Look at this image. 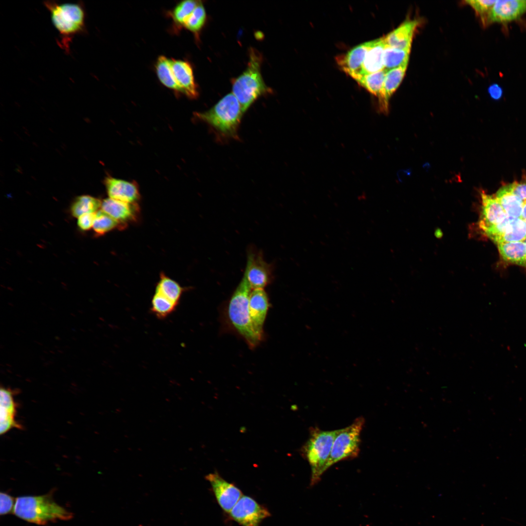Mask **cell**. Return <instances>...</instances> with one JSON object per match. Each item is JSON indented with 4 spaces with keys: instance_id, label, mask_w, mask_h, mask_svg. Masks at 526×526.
Instances as JSON below:
<instances>
[{
    "instance_id": "cell-26",
    "label": "cell",
    "mask_w": 526,
    "mask_h": 526,
    "mask_svg": "<svg viewBox=\"0 0 526 526\" xmlns=\"http://www.w3.org/2000/svg\"><path fill=\"white\" fill-rule=\"evenodd\" d=\"M526 241V222L521 218H512L506 232L494 243L524 242Z\"/></svg>"
},
{
    "instance_id": "cell-25",
    "label": "cell",
    "mask_w": 526,
    "mask_h": 526,
    "mask_svg": "<svg viewBox=\"0 0 526 526\" xmlns=\"http://www.w3.org/2000/svg\"><path fill=\"white\" fill-rule=\"evenodd\" d=\"M157 75L161 83L167 88L181 93L173 75L170 59L164 56L157 58L155 64Z\"/></svg>"
},
{
    "instance_id": "cell-3",
    "label": "cell",
    "mask_w": 526,
    "mask_h": 526,
    "mask_svg": "<svg viewBox=\"0 0 526 526\" xmlns=\"http://www.w3.org/2000/svg\"><path fill=\"white\" fill-rule=\"evenodd\" d=\"M339 431H323L317 427L309 429V437L301 448V452L310 467V486L319 482L326 471L334 441Z\"/></svg>"
},
{
    "instance_id": "cell-13",
    "label": "cell",
    "mask_w": 526,
    "mask_h": 526,
    "mask_svg": "<svg viewBox=\"0 0 526 526\" xmlns=\"http://www.w3.org/2000/svg\"><path fill=\"white\" fill-rule=\"evenodd\" d=\"M481 212L478 222L479 229L483 232L504 220L508 215L495 196L481 192Z\"/></svg>"
},
{
    "instance_id": "cell-18",
    "label": "cell",
    "mask_w": 526,
    "mask_h": 526,
    "mask_svg": "<svg viewBox=\"0 0 526 526\" xmlns=\"http://www.w3.org/2000/svg\"><path fill=\"white\" fill-rule=\"evenodd\" d=\"M101 209L124 225L127 222L134 220L138 211L136 203H129L110 198L101 202Z\"/></svg>"
},
{
    "instance_id": "cell-37",
    "label": "cell",
    "mask_w": 526,
    "mask_h": 526,
    "mask_svg": "<svg viewBox=\"0 0 526 526\" xmlns=\"http://www.w3.org/2000/svg\"><path fill=\"white\" fill-rule=\"evenodd\" d=\"M513 193L524 204L526 202V179L510 184Z\"/></svg>"
},
{
    "instance_id": "cell-8",
    "label": "cell",
    "mask_w": 526,
    "mask_h": 526,
    "mask_svg": "<svg viewBox=\"0 0 526 526\" xmlns=\"http://www.w3.org/2000/svg\"><path fill=\"white\" fill-rule=\"evenodd\" d=\"M252 289L263 288L273 279V266L264 259L261 250L253 246L247 251V262L244 275Z\"/></svg>"
},
{
    "instance_id": "cell-38",
    "label": "cell",
    "mask_w": 526,
    "mask_h": 526,
    "mask_svg": "<svg viewBox=\"0 0 526 526\" xmlns=\"http://www.w3.org/2000/svg\"><path fill=\"white\" fill-rule=\"evenodd\" d=\"M488 92L490 97L495 99H500L503 95V89L498 84L494 83L488 87Z\"/></svg>"
},
{
    "instance_id": "cell-30",
    "label": "cell",
    "mask_w": 526,
    "mask_h": 526,
    "mask_svg": "<svg viewBox=\"0 0 526 526\" xmlns=\"http://www.w3.org/2000/svg\"><path fill=\"white\" fill-rule=\"evenodd\" d=\"M172 301L155 292L151 300V312L160 319H164L171 315L177 307Z\"/></svg>"
},
{
    "instance_id": "cell-41",
    "label": "cell",
    "mask_w": 526,
    "mask_h": 526,
    "mask_svg": "<svg viewBox=\"0 0 526 526\" xmlns=\"http://www.w3.org/2000/svg\"></svg>"
},
{
    "instance_id": "cell-2",
    "label": "cell",
    "mask_w": 526,
    "mask_h": 526,
    "mask_svg": "<svg viewBox=\"0 0 526 526\" xmlns=\"http://www.w3.org/2000/svg\"><path fill=\"white\" fill-rule=\"evenodd\" d=\"M14 513L29 523L45 525L58 520H69L72 513L57 504L51 493L39 496H23L15 500Z\"/></svg>"
},
{
    "instance_id": "cell-1",
    "label": "cell",
    "mask_w": 526,
    "mask_h": 526,
    "mask_svg": "<svg viewBox=\"0 0 526 526\" xmlns=\"http://www.w3.org/2000/svg\"><path fill=\"white\" fill-rule=\"evenodd\" d=\"M44 5L49 11L53 24L58 32L57 43L67 54L70 53V44L74 37L85 34L86 12L82 1L76 3H61L46 0Z\"/></svg>"
},
{
    "instance_id": "cell-31",
    "label": "cell",
    "mask_w": 526,
    "mask_h": 526,
    "mask_svg": "<svg viewBox=\"0 0 526 526\" xmlns=\"http://www.w3.org/2000/svg\"><path fill=\"white\" fill-rule=\"evenodd\" d=\"M124 226V225L100 210L96 212L93 227L96 234L102 235L115 228Z\"/></svg>"
},
{
    "instance_id": "cell-22",
    "label": "cell",
    "mask_w": 526,
    "mask_h": 526,
    "mask_svg": "<svg viewBox=\"0 0 526 526\" xmlns=\"http://www.w3.org/2000/svg\"><path fill=\"white\" fill-rule=\"evenodd\" d=\"M495 197L508 216L521 219L524 203L513 193L510 184L500 188Z\"/></svg>"
},
{
    "instance_id": "cell-5",
    "label": "cell",
    "mask_w": 526,
    "mask_h": 526,
    "mask_svg": "<svg viewBox=\"0 0 526 526\" xmlns=\"http://www.w3.org/2000/svg\"><path fill=\"white\" fill-rule=\"evenodd\" d=\"M249 58L246 70L234 80L232 85V94L239 101L244 113L258 97L270 91L261 73V55L252 49Z\"/></svg>"
},
{
    "instance_id": "cell-16",
    "label": "cell",
    "mask_w": 526,
    "mask_h": 526,
    "mask_svg": "<svg viewBox=\"0 0 526 526\" xmlns=\"http://www.w3.org/2000/svg\"><path fill=\"white\" fill-rule=\"evenodd\" d=\"M171 69L181 93L191 98L198 95L190 64L185 61L170 59Z\"/></svg>"
},
{
    "instance_id": "cell-23",
    "label": "cell",
    "mask_w": 526,
    "mask_h": 526,
    "mask_svg": "<svg viewBox=\"0 0 526 526\" xmlns=\"http://www.w3.org/2000/svg\"><path fill=\"white\" fill-rule=\"evenodd\" d=\"M503 259L511 263L526 267V242L502 243L497 244Z\"/></svg>"
},
{
    "instance_id": "cell-6",
    "label": "cell",
    "mask_w": 526,
    "mask_h": 526,
    "mask_svg": "<svg viewBox=\"0 0 526 526\" xmlns=\"http://www.w3.org/2000/svg\"><path fill=\"white\" fill-rule=\"evenodd\" d=\"M251 289L244 275L230 298L228 314L236 330L245 339L249 346L253 348L261 340L254 332L249 316L248 303Z\"/></svg>"
},
{
    "instance_id": "cell-14",
    "label": "cell",
    "mask_w": 526,
    "mask_h": 526,
    "mask_svg": "<svg viewBox=\"0 0 526 526\" xmlns=\"http://www.w3.org/2000/svg\"><path fill=\"white\" fill-rule=\"evenodd\" d=\"M15 390L1 387L0 390V433L4 434L13 428L21 429L16 420V404L14 398Z\"/></svg>"
},
{
    "instance_id": "cell-40",
    "label": "cell",
    "mask_w": 526,
    "mask_h": 526,
    "mask_svg": "<svg viewBox=\"0 0 526 526\" xmlns=\"http://www.w3.org/2000/svg\"><path fill=\"white\" fill-rule=\"evenodd\" d=\"M525 242H526V241H525Z\"/></svg>"
},
{
    "instance_id": "cell-35",
    "label": "cell",
    "mask_w": 526,
    "mask_h": 526,
    "mask_svg": "<svg viewBox=\"0 0 526 526\" xmlns=\"http://www.w3.org/2000/svg\"><path fill=\"white\" fill-rule=\"evenodd\" d=\"M0 514L1 515L10 513L12 510H14L15 505V500L9 494L1 492L0 494Z\"/></svg>"
},
{
    "instance_id": "cell-15",
    "label": "cell",
    "mask_w": 526,
    "mask_h": 526,
    "mask_svg": "<svg viewBox=\"0 0 526 526\" xmlns=\"http://www.w3.org/2000/svg\"><path fill=\"white\" fill-rule=\"evenodd\" d=\"M109 198L129 203H136L140 198L138 187L135 183L112 177L105 180Z\"/></svg>"
},
{
    "instance_id": "cell-11",
    "label": "cell",
    "mask_w": 526,
    "mask_h": 526,
    "mask_svg": "<svg viewBox=\"0 0 526 526\" xmlns=\"http://www.w3.org/2000/svg\"><path fill=\"white\" fill-rule=\"evenodd\" d=\"M526 13V0H496L488 14L487 24L510 22Z\"/></svg>"
},
{
    "instance_id": "cell-33",
    "label": "cell",
    "mask_w": 526,
    "mask_h": 526,
    "mask_svg": "<svg viewBox=\"0 0 526 526\" xmlns=\"http://www.w3.org/2000/svg\"><path fill=\"white\" fill-rule=\"evenodd\" d=\"M206 17L205 9L200 1L183 26L194 33H197L204 26Z\"/></svg>"
},
{
    "instance_id": "cell-24",
    "label": "cell",
    "mask_w": 526,
    "mask_h": 526,
    "mask_svg": "<svg viewBox=\"0 0 526 526\" xmlns=\"http://www.w3.org/2000/svg\"><path fill=\"white\" fill-rule=\"evenodd\" d=\"M184 288L176 281L161 273L160 280L155 288V292L178 305Z\"/></svg>"
},
{
    "instance_id": "cell-28",
    "label": "cell",
    "mask_w": 526,
    "mask_h": 526,
    "mask_svg": "<svg viewBox=\"0 0 526 526\" xmlns=\"http://www.w3.org/2000/svg\"><path fill=\"white\" fill-rule=\"evenodd\" d=\"M101 202L90 195H84L77 197L72 205L71 211L75 217L87 213H94L101 207Z\"/></svg>"
},
{
    "instance_id": "cell-10",
    "label": "cell",
    "mask_w": 526,
    "mask_h": 526,
    "mask_svg": "<svg viewBox=\"0 0 526 526\" xmlns=\"http://www.w3.org/2000/svg\"><path fill=\"white\" fill-rule=\"evenodd\" d=\"M206 478L211 485L219 506L225 511L230 512L243 496L241 490L217 473H209Z\"/></svg>"
},
{
    "instance_id": "cell-9",
    "label": "cell",
    "mask_w": 526,
    "mask_h": 526,
    "mask_svg": "<svg viewBox=\"0 0 526 526\" xmlns=\"http://www.w3.org/2000/svg\"><path fill=\"white\" fill-rule=\"evenodd\" d=\"M231 517L242 526H259L270 516L268 510L254 499L243 496L229 512Z\"/></svg>"
},
{
    "instance_id": "cell-34",
    "label": "cell",
    "mask_w": 526,
    "mask_h": 526,
    "mask_svg": "<svg viewBox=\"0 0 526 526\" xmlns=\"http://www.w3.org/2000/svg\"><path fill=\"white\" fill-rule=\"evenodd\" d=\"M496 0H471L465 2L480 17L484 24H487L488 14Z\"/></svg>"
},
{
    "instance_id": "cell-29",
    "label": "cell",
    "mask_w": 526,
    "mask_h": 526,
    "mask_svg": "<svg viewBox=\"0 0 526 526\" xmlns=\"http://www.w3.org/2000/svg\"><path fill=\"white\" fill-rule=\"evenodd\" d=\"M387 71L385 70L359 76L354 79L370 93L379 97L385 77Z\"/></svg>"
},
{
    "instance_id": "cell-32",
    "label": "cell",
    "mask_w": 526,
    "mask_h": 526,
    "mask_svg": "<svg viewBox=\"0 0 526 526\" xmlns=\"http://www.w3.org/2000/svg\"><path fill=\"white\" fill-rule=\"evenodd\" d=\"M199 2L196 0H186L177 4L171 12V17L175 23L179 26H183Z\"/></svg>"
},
{
    "instance_id": "cell-20",
    "label": "cell",
    "mask_w": 526,
    "mask_h": 526,
    "mask_svg": "<svg viewBox=\"0 0 526 526\" xmlns=\"http://www.w3.org/2000/svg\"><path fill=\"white\" fill-rule=\"evenodd\" d=\"M408 64V63H405L387 72L381 94L378 98L379 107L381 111L386 113L388 111L389 99L402 82Z\"/></svg>"
},
{
    "instance_id": "cell-36",
    "label": "cell",
    "mask_w": 526,
    "mask_h": 526,
    "mask_svg": "<svg viewBox=\"0 0 526 526\" xmlns=\"http://www.w3.org/2000/svg\"><path fill=\"white\" fill-rule=\"evenodd\" d=\"M96 212L84 214L78 217L77 225L79 228L85 231L93 227Z\"/></svg>"
},
{
    "instance_id": "cell-27",
    "label": "cell",
    "mask_w": 526,
    "mask_h": 526,
    "mask_svg": "<svg viewBox=\"0 0 526 526\" xmlns=\"http://www.w3.org/2000/svg\"><path fill=\"white\" fill-rule=\"evenodd\" d=\"M411 50H402L386 45L383 54L384 70L388 71L408 63Z\"/></svg>"
},
{
    "instance_id": "cell-7",
    "label": "cell",
    "mask_w": 526,
    "mask_h": 526,
    "mask_svg": "<svg viewBox=\"0 0 526 526\" xmlns=\"http://www.w3.org/2000/svg\"><path fill=\"white\" fill-rule=\"evenodd\" d=\"M365 423L363 417L357 418L345 428L340 429L334 441L325 470L337 463L357 457L360 451V434Z\"/></svg>"
},
{
    "instance_id": "cell-17",
    "label": "cell",
    "mask_w": 526,
    "mask_h": 526,
    "mask_svg": "<svg viewBox=\"0 0 526 526\" xmlns=\"http://www.w3.org/2000/svg\"><path fill=\"white\" fill-rule=\"evenodd\" d=\"M370 46L360 69L351 76L356 78L384 70L383 54L386 44L384 37L370 41Z\"/></svg>"
},
{
    "instance_id": "cell-19",
    "label": "cell",
    "mask_w": 526,
    "mask_h": 526,
    "mask_svg": "<svg viewBox=\"0 0 526 526\" xmlns=\"http://www.w3.org/2000/svg\"><path fill=\"white\" fill-rule=\"evenodd\" d=\"M418 24L416 20L404 21L384 37L386 45L402 50H411L414 33Z\"/></svg>"
},
{
    "instance_id": "cell-21",
    "label": "cell",
    "mask_w": 526,
    "mask_h": 526,
    "mask_svg": "<svg viewBox=\"0 0 526 526\" xmlns=\"http://www.w3.org/2000/svg\"><path fill=\"white\" fill-rule=\"evenodd\" d=\"M370 44V41L360 44L338 59V64L346 73L351 76L360 69Z\"/></svg>"
},
{
    "instance_id": "cell-12",
    "label": "cell",
    "mask_w": 526,
    "mask_h": 526,
    "mask_svg": "<svg viewBox=\"0 0 526 526\" xmlns=\"http://www.w3.org/2000/svg\"><path fill=\"white\" fill-rule=\"evenodd\" d=\"M268 307V297L263 288L254 289L251 291L248 303L249 316L254 332L261 340Z\"/></svg>"
},
{
    "instance_id": "cell-39",
    "label": "cell",
    "mask_w": 526,
    "mask_h": 526,
    "mask_svg": "<svg viewBox=\"0 0 526 526\" xmlns=\"http://www.w3.org/2000/svg\"><path fill=\"white\" fill-rule=\"evenodd\" d=\"M521 219L526 221V202L524 204Z\"/></svg>"
},
{
    "instance_id": "cell-4",
    "label": "cell",
    "mask_w": 526,
    "mask_h": 526,
    "mask_svg": "<svg viewBox=\"0 0 526 526\" xmlns=\"http://www.w3.org/2000/svg\"><path fill=\"white\" fill-rule=\"evenodd\" d=\"M244 113L237 98L232 93H229L209 110L196 114L222 135L237 139Z\"/></svg>"
}]
</instances>
